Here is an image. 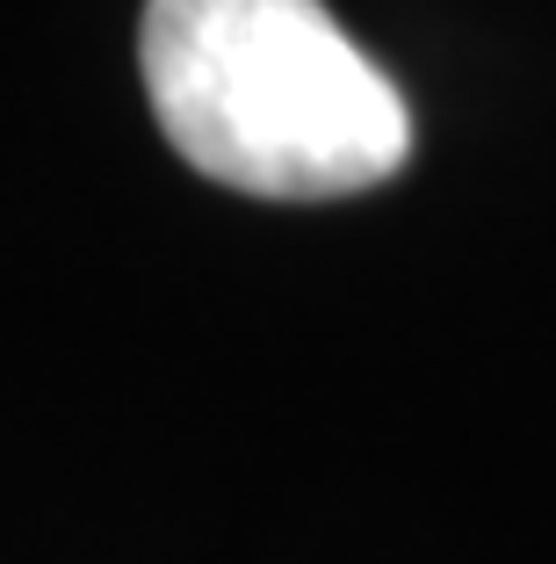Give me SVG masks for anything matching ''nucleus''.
<instances>
[{
  "instance_id": "nucleus-1",
  "label": "nucleus",
  "mask_w": 556,
  "mask_h": 564,
  "mask_svg": "<svg viewBox=\"0 0 556 564\" xmlns=\"http://www.w3.org/2000/svg\"><path fill=\"white\" fill-rule=\"evenodd\" d=\"M138 66L166 145L239 196H361L412 160L405 95L326 0H145Z\"/></svg>"
}]
</instances>
